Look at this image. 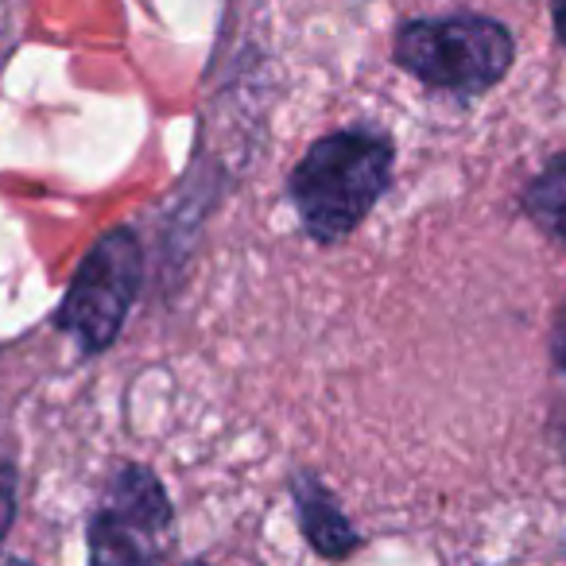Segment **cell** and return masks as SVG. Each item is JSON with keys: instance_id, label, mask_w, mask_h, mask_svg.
<instances>
[{"instance_id": "6da1fadb", "label": "cell", "mask_w": 566, "mask_h": 566, "mask_svg": "<svg viewBox=\"0 0 566 566\" xmlns=\"http://www.w3.org/2000/svg\"><path fill=\"white\" fill-rule=\"evenodd\" d=\"M392 164L396 144L380 128L357 125L318 136L287 179V195L311 241H346L392 187Z\"/></svg>"}, {"instance_id": "7a4b0ae2", "label": "cell", "mask_w": 566, "mask_h": 566, "mask_svg": "<svg viewBox=\"0 0 566 566\" xmlns=\"http://www.w3.org/2000/svg\"><path fill=\"white\" fill-rule=\"evenodd\" d=\"M392 59L427 90L450 97H481L509 78L516 63V35L481 12L419 17L396 28Z\"/></svg>"}, {"instance_id": "3957f363", "label": "cell", "mask_w": 566, "mask_h": 566, "mask_svg": "<svg viewBox=\"0 0 566 566\" xmlns=\"http://www.w3.org/2000/svg\"><path fill=\"white\" fill-rule=\"evenodd\" d=\"M144 283V244L133 229H109L82 256L71 287L55 311V326L74 338L86 357H97L117 342L128 311Z\"/></svg>"}, {"instance_id": "277c9868", "label": "cell", "mask_w": 566, "mask_h": 566, "mask_svg": "<svg viewBox=\"0 0 566 566\" xmlns=\"http://www.w3.org/2000/svg\"><path fill=\"white\" fill-rule=\"evenodd\" d=\"M86 547L97 566L159 563L175 547V509L164 481L140 462H125L105 481L86 520Z\"/></svg>"}, {"instance_id": "5b68a950", "label": "cell", "mask_w": 566, "mask_h": 566, "mask_svg": "<svg viewBox=\"0 0 566 566\" xmlns=\"http://www.w3.org/2000/svg\"><path fill=\"white\" fill-rule=\"evenodd\" d=\"M292 501H295V516H300V527H303V539L315 547V555L346 558L361 547V535H357L354 524L346 520L338 496H334L311 470H300L292 478Z\"/></svg>"}, {"instance_id": "8992f818", "label": "cell", "mask_w": 566, "mask_h": 566, "mask_svg": "<svg viewBox=\"0 0 566 566\" xmlns=\"http://www.w3.org/2000/svg\"><path fill=\"white\" fill-rule=\"evenodd\" d=\"M520 210L527 213V221H532L539 233L566 244V151L551 156L547 164L527 179L524 195H520Z\"/></svg>"}, {"instance_id": "52a82bcc", "label": "cell", "mask_w": 566, "mask_h": 566, "mask_svg": "<svg viewBox=\"0 0 566 566\" xmlns=\"http://www.w3.org/2000/svg\"><path fill=\"white\" fill-rule=\"evenodd\" d=\"M17 489H20L17 465L0 462V543H4L12 520H17Z\"/></svg>"}, {"instance_id": "ba28073f", "label": "cell", "mask_w": 566, "mask_h": 566, "mask_svg": "<svg viewBox=\"0 0 566 566\" xmlns=\"http://www.w3.org/2000/svg\"><path fill=\"white\" fill-rule=\"evenodd\" d=\"M551 361L558 373H566V295L555 311V323H551Z\"/></svg>"}, {"instance_id": "9c48e42d", "label": "cell", "mask_w": 566, "mask_h": 566, "mask_svg": "<svg viewBox=\"0 0 566 566\" xmlns=\"http://www.w3.org/2000/svg\"><path fill=\"white\" fill-rule=\"evenodd\" d=\"M551 24H555V35L566 51V0H551Z\"/></svg>"}]
</instances>
